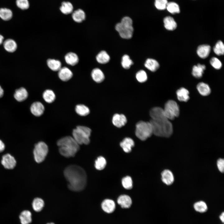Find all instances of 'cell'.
Masks as SVG:
<instances>
[{
	"label": "cell",
	"instance_id": "1",
	"mask_svg": "<svg viewBox=\"0 0 224 224\" xmlns=\"http://www.w3.org/2000/svg\"><path fill=\"white\" fill-rule=\"evenodd\" d=\"M64 176L68 182V187L72 191L78 192L82 190L87 183V175L85 170L76 165L67 167L64 171Z\"/></svg>",
	"mask_w": 224,
	"mask_h": 224
},
{
	"label": "cell",
	"instance_id": "2",
	"mask_svg": "<svg viewBox=\"0 0 224 224\" xmlns=\"http://www.w3.org/2000/svg\"><path fill=\"white\" fill-rule=\"evenodd\" d=\"M153 130V133L156 136L169 137L173 132V126L169 120L165 115L150 121Z\"/></svg>",
	"mask_w": 224,
	"mask_h": 224
},
{
	"label": "cell",
	"instance_id": "3",
	"mask_svg": "<svg viewBox=\"0 0 224 224\" xmlns=\"http://www.w3.org/2000/svg\"><path fill=\"white\" fill-rule=\"evenodd\" d=\"M60 154L64 157H70L75 156L80 149L79 145L73 138L67 136L59 139L57 142Z\"/></svg>",
	"mask_w": 224,
	"mask_h": 224
},
{
	"label": "cell",
	"instance_id": "4",
	"mask_svg": "<svg viewBox=\"0 0 224 224\" xmlns=\"http://www.w3.org/2000/svg\"><path fill=\"white\" fill-rule=\"evenodd\" d=\"M132 25V19L129 17L125 16L122 19L120 22L116 25L115 28L122 38L129 39L132 37L133 33Z\"/></svg>",
	"mask_w": 224,
	"mask_h": 224
},
{
	"label": "cell",
	"instance_id": "5",
	"mask_svg": "<svg viewBox=\"0 0 224 224\" xmlns=\"http://www.w3.org/2000/svg\"><path fill=\"white\" fill-rule=\"evenodd\" d=\"M91 132V129L88 127L78 126L73 130L72 137L79 145H87L90 142Z\"/></svg>",
	"mask_w": 224,
	"mask_h": 224
},
{
	"label": "cell",
	"instance_id": "6",
	"mask_svg": "<svg viewBox=\"0 0 224 224\" xmlns=\"http://www.w3.org/2000/svg\"><path fill=\"white\" fill-rule=\"evenodd\" d=\"M135 134L136 137L142 141H145L153 134L152 128L150 122L141 121L136 125Z\"/></svg>",
	"mask_w": 224,
	"mask_h": 224
},
{
	"label": "cell",
	"instance_id": "7",
	"mask_svg": "<svg viewBox=\"0 0 224 224\" xmlns=\"http://www.w3.org/2000/svg\"><path fill=\"white\" fill-rule=\"evenodd\" d=\"M165 116L169 120H173L180 114L179 106L175 101L170 100L165 104L163 109Z\"/></svg>",
	"mask_w": 224,
	"mask_h": 224
},
{
	"label": "cell",
	"instance_id": "8",
	"mask_svg": "<svg viewBox=\"0 0 224 224\" xmlns=\"http://www.w3.org/2000/svg\"><path fill=\"white\" fill-rule=\"evenodd\" d=\"M48 152L47 145L43 142H40L36 144L33 153L35 160L38 163L43 162Z\"/></svg>",
	"mask_w": 224,
	"mask_h": 224
},
{
	"label": "cell",
	"instance_id": "9",
	"mask_svg": "<svg viewBox=\"0 0 224 224\" xmlns=\"http://www.w3.org/2000/svg\"><path fill=\"white\" fill-rule=\"evenodd\" d=\"M1 163L5 168L11 169L15 167L16 161L13 156L7 154L3 156Z\"/></svg>",
	"mask_w": 224,
	"mask_h": 224
},
{
	"label": "cell",
	"instance_id": "10",
	"mask_svg": "<svg viewBox=\"0 0 224 224\" xmlns=\"http://www.w3.org/2000/svg\"><path fill=\"white\" fill-rule=\"evenodd\" d=\"M112 122L114 126L120 128L124 126L126 124L127 119L124 114H116L113 117Z\"/></svg>",
	"mask_w": 224,
	"mask_h": 224
},
{
	"label": "cell",
	"instance_id": "11",
	"mask_svg": "<svg viewBox=\"0 0 224 224\" xmlns=\"http://www.w3.org/2000/svg\"><path fill=\"white\" fill-rule=\"evenodd\" d=\"M30 111L31 113L36 116L41 115L44 111V107L43 105L40 102L33 103L31 106Z\"/></svg>",
	"mask_w": 224,
	"mask_h": 224
},
{
	"label": "cell",
	"instance_id": "12",
	"mask_svg": "<svg viewBox=\"0 0 224 224\" xmlns=\"http://www.w3.org/2000/svg\"><path fill=\"white\" fill-rule=\"evenodd\" d=\"M210 46L206 44L199 45L197 48V53L200 58L203 59L207 58L211 51Z\"/></svg>",
	"mask_w": 224,
	"mask_h": 224
},
{
	"label": "cell",
	"instance_id": "13",
	"mask_svg": "<svg viewBox=\"0 0 224 224\" xmlns=\"http://www.w3.org/2000/svg\"><path fill=\"white\" fill-rule=\"evenodd\" d=\"M101 207L102 210L105 212L110 213L113 212L115 208V204L114 201L107 199L102 203Z\"/></svg>",
	"mask_w": 224,
	"mask_h": 224
},
{
	"label": "cell",
	"instance_id": "14",
	"mask_svg": "<svg viewBox=\"0 0 224 224\" xmlns=\"http://www.w3.org/2000/svg\"><path fill=\"white\" fill-rule=\"evenodd\" d=\"M58 76L63 81H67L72 77L73 74L71 71L66 67L61 68L58 71Z\"/></svg>",
	"mask_w": 224,
	"mask_h": 224
},
{
	"label": "cell",
	"instance_id": "15",
	"mask_svg": "<svg viewBox=\"0 0 224 224\" xmlns=\"http://www.w3.org/2000/svg\"><path fill=\"white\" fill-rule=\"evenodd\" d=\"M161 180L167 185L171 184L174 181V176L172 172L169 170H165L161 173Z\"/></svg>",
	"mask_w": 224,
	"mask_h": 224
},
{
	"label": "cell",
	"instance_id": "16",
	"mask_svg": "<svg viewBox=\"0 0 224 224\" xmlns=\"http://www.w3.org/2000/svg\"><path fill=\"white\" fill-rule=\"evenodd\" d=\"M120 147L124 152L129 153L132 150V148L134 146L133 140L130 138H126L120 143Z\"/></svg>",
	"mask_w": 224,
	"mask_h": 224
},
{
	"label": "cell",
	"instance_id": "17",
	"mask_svg": "<svg viewBox=\"0 0 224 224\" xmlns=\"http://www.w3.org/2000/svg\"><path fill=\"white\" fill-rule=\"evenodd\" d=\"M117 203L123 208H128L131 206L132 201L131 198L126 195L119 196L117 199Z\"/></svg>",
	"mask_w": 224,
	"mask_h": 224
},
{
	"label": "cell",
	"instance_id": "18",
	"mask_svg": "<svg viewBox=\"0 0 224 224\" xmlns=\"http://www.w3.org/2000/svg\"><path fill=\"white\" fill-rule=\"evenodd\" d=\"M164 26L168 30H173L176 29L177 24L174 18L170 16L165 17L163 20Z\"/></svg>",
	"mask_w": 224,
	"mask_h": 224
},
{
	"label": "cell",
	"instance_id": "19",
	"mask_svg": "<svg viewBox=\"0 0 224 224\" xmlns=\"http://www.w3.org/2000/svg\"><path fill=\"white\" fill-rule=\"evenodd\" d=\"M206 68L204 64L198 63L197 65H194L193 67L192 72L193 76L196 78H201Z\"/></svg>",
	"mask_w": 224,
	"mask_h": 224
},
{
	"label": "cell",
	"instance_id": "20",
	"mask_svg": "<svg viewBox=\"0 0 224 224\" xmlns=\"http://www.w3.org/2000/svg\"><path fill=\"white\" fill-rule=\"evenodd\" d=\"M91 76L93 80L97 83L102 82L105 79V76L102 71L97 68L92 70Z\"/></svg>",
	"mask_w": 224,
	"mask_h": 224
},
{
	"label": "cell",
	"instance_id": "21",
	"mask_svg": "<svg viewBox=\"0 0 224 224\" xmlns=\"http://www.w3.org/2000/svg\"><path fill=\"white\" fill-rule=\"evenodd\" d=\"M178 100L181 101L187 102L189 99V91L184 87H181L176 91Z\"/></svg>",
	"mask_w": 224,
	"mask_h": 224
},
{
	"label": "cell",
	"instance_id": "22",
	"mask_svg": "<svg viewBox=\"0 0 224 224\" xmlns=\"http://www.w3.org/2000/svg\"><path fill=\"white\" fill-rule=\"evenodd\" d=\"M66 63L69 65L74 66L77 63L79 58L75 53L70 52L67 53L65 56Z\"/></svg>",
	"mask_w": 224,
	"mask_h": 224
},
{
	"label": "cell",
	"instance_id": "23",
	"mask_svg": "<svg viewBox=\"0 0 224 224\" xmlns=\"http://www.w3.org/2000/svg\"><path fill=\"white\" fill-rule=\"evenodd\" d=\"M28 95V92L23 87H21L16 91L14 97L17 101L21 102L26 100Z\"/></svg>",
	"mask_w": 224,
	"mask_h": 224
},
{
	"label": "cell",
	"instance_id": "24",
	"mask_svg": "<svg viewBox=\"0 0 224 224\" xmlns=\"http://www.w3.org/2000/svg\"><path fill=\"white\" fill-rule=\"evenodd\" d=\"M197 88L199 93L202 96H205L208 95L211 93V89L209 85L203 82L198 83Z\"/></svg>",
	"mask_w": 224,
	"mask_h": 224
},
{
	"label": "cell",
	"instance_id": "25",
	"mask_svg": "<svg viewBox=\"0 0 224 224\" xmlns=\"http://www.w3.org/2000/svg\"><path fill=\"white\" fill-rule=\"evenodd\" d=\"M3 44L5 49L9 52H14L17 48V45L16 42L12 39L6 40L3 42Z\"/></svg>",
	"mask_w": 224,
	"mask_h": 224
},
{
	"label": "cell",
	"instance_id": "26",
	"mask_svg": "<svg viewBox=\"0 0 224 224\" xmlns=\"http://www.w3.org/2000/svg\"><path fill=\"white\" fill-rule=\"evenodd\" d=\"M32 215L30 211L24 210L21 212L19 218L21 224H29L32 222Z\"/></svg>",
	"mask_w": 224,
	"mask_h": 224
},
{
	"label": "cell",
	"instance_id": "27",
	"mask_svg": "<svg viewBox=\"0 0 224 224\" xmlns=\"http://www.w3.org/2000/svg\"><path fill=\"white\" fill-rule=\"evenodd\" d=\"M145 67L152 72H154L157 70L159 67L158 62L154 59L148 58L145 63Z\"/></svg>",
	"mask_w": 224,
	"mask_h": 224
},
{
	"label": "cell",
	"instance_id": "28",
	"mask_svg": "<svg viewBox=\"0 0 224 224\" xmlns=\"http://www.w3.org/2000/svg\"><path fill=\"white\" fill-rule=\"evenodd\" d=\"M43 97L46 102L51 103L55 100L56 96L55 93L52 90L47 89L44 92Z\"/></svg>",
	"mask_w": 224,
	"mask_h": 224
},
{
	"label": "cell",
	"instance_id": "29",
	"mask_svg": "<svg viewBox=\"0 0 224 224\" xmlns=\"http://www.w3.org/2000/svg\"><path fill=\"white\" fill-rule=\"evenodd\" d=\"M72 17L75 21L80 23L85 20L86 15L84 12L82 10L78 9L72 13Z\"/></svg>",
	"mask_w": 224,
	"mask_h": 224
},
{
	"label": "cell",
	"instance_id": "30",
	"mask_svg": "<svg viewBox=\"0 0 224 224\" xmlns=\"http://www.w3.org/2000/svg\"><path fill=\"white\" fill-rule=\"evenodd\" d=\"M47 64L49 68L54 71H58L61 68V63L57 60L49 59L47 60Z\"/></svg>",
	"mask_w": 224,
	"mask_h": 224
},
{
	"label": "cell",
	"instance_id": "31",
	"mask_svg": "<svg viewBox=\"0 0 224 224\" xmlns=\"http://www.w3.org/2000/svg\"><path fill=\"white\" fill-rule=\"evenodd\" d=\"M75 110L78 115L82 116L88 115L90 112L88 107L83 104H78L76 105Z\"/></svg>",
	"mask_w": 224,
	"mask_h": 224
},
{
	"label": "cell",
	"instance_id": "32",
	"mask_svg": "<svg viewBox=\"0 0 224 224\" xmlns=\"http://www.w3.org/2000/svg\"><path fill=\"white\" fill-rule=\"evenodd\" d=\"M97 61L101 64H105L108 62L110 60V57L107 52L105 51H102L97 55Z\"/></svg>",
	"mask_w": 224,
	"mask_h": 224
},
{
	"label": "cell",
	"instance_id": "33",
	"mask_svg": "<svg viewBox=\"0 0 224 224\" xmlns=\"http://www.w3.org/2000/svg\"><path fill=\"white\" fill-rule=\"evenodd\" d=\"M44 202L41 198H37L34 199L32 203L33 210L36 212L40 211L44 206Z\"/></svg>",
	"mask_w": 224,
	"mask_h": 224
},
{
	"label": "cell",
	"instance_id": "34",
	"mask_svg": "<svg viewBox=\"0 0 224 224\" xmlns=\"http://www.w3.org/2000/svg\"><path fill=\"white\" fill-rule=\"evenodd\" d=\"M61 12L64 14H68L72 12L73 7L71 3L69 2H63L62 3L60 7Z\"/></svg>",
	"mask_w": 224,
	"mask_h": 224
},
{
	"label": "cell",
	"instance_id": "35",
	"mask_svg": "<svg viewBox=\"0 0 224 224\" xmlns=\"http://www.w3.org/2000/svg\"><path fill=\"white\" fill-rule=\"evenodd\" d=\"M12 13L11 10L7 8L0 9V17L5 21L10 20L12 17Z\"/></svg>",
	"mask_w": 224,
	"mask_h": 224
},
{
	"label": "cell",
	"instance_id": "36",
	"mask_svg": "<svg viewBox=\"0 0 224 224\" xmlns=\"http://www.w3.org/2000/svg\"><path fill=\"white\" fill-rule=\"evenodd\" d=\"M194 207L196 211L200 213L206 212L208 209V207L206 203L203 201H199L195 203Z\"/></svg>",
	"mask_w": 224,
	"mask_h": 224
},
{
	"label": "cell",
	"instance_id": "37",
	"mask_svg": "<svg viewBox=\"0 0 224 224\" xmlns=\"http://www.w3.org/2000/svg\"><path fill=\"white\" fill-rule=\"evenodd\" d=\"M214 53L218 56L223 55L224 54V45L221 40H219L213 48Z\"/></svg>",
	"mask_w": 224,
	"mask_h": 224
},
{
	"label": "cell",
	"instance_id": "38",
	"mask_svg": "<svg viewBox=\"0 0 224 224\" xmlns=\"http://www.w3.org/2000/svg\"><path fill=\"white\" fill-rule=\"evenodd\" d=\"M166 8L169 12L173 14L178 13L180 12V9L179 5L175 2H168Z\"/></svg>",
	"mask_w": 224,
	"mask_h": 224
},
{
	"label": "cell",
	"instance_id": "39",
	"mask_svg": "<svg viewBox=\"0 0 224 224\" xmlns=\"http://www.w3.org/2000/svg\"><path fill=\"white\" fill-rule=\"evenodd\" d=\"M106 164L105 159L102 156L98 157L95 162V166L96 168L99 170H103Z\"/></svg>",
	"mask_w": 224,
	"mask_h": 224
},
{
	"label": "cell",
	"instance_id": "40",
	"mask_svg": "<svg viewBox=\"0 0 224 224\" xmlns=\"http://www.w3.org/2000/svg\"><path fill=\"white\" fill-rule=\"evenodd\" d=\"M133 64V62L128 55L125 54L123 56L121 64L123 68L126 69H128Z\"/></svg>",
	"mask_w": 224,
	"mask_h": 224
},
{
	"label": "cell",
	"instance_id": "41",
	"mask_svg": "<svg viewBox=\"0 0 224 224\" xmlns=\"http://www.w3.org/2000/svg\"><path fill=\"white\" fill-rule=\"evenodd\" d=\"M123 187L126 189H130L133 187V181L131 178L128 176L124 177L122 180Z\"/></svg>",
	"mask_w": 224,
	"mask_h": 224
},
{
	"label": "cell",
	"instance_id": "42",
	"mask_svg": "<svg viewBox=\"0 0 224 224\" xmlns=\"http://www.w3.org/2000/svg\"><path fill=\"white\" fill-rule=\"evenodd\" d=\"M136 77L138 81L141 83L146 82L147 78L146 72L143 70L138 72L136 74Z\"/></svg>",
	"mask_w": 224,
	"mask_h": 224
},
{
	"label": "cell",
	"instance_id": "43",
	"mask_svg": "<svg viewBox=\"0 0 224 224\" xmlns=\"http://www.w3.org/2000/svg\"><path fill=\"white\" fill-rule=\"evenodd\" d=\"M210 63L212 66L216 69H219L222 67L221 62L217 58L213 57L210 60Z\"/></svg>",
	"mask_w": 224,
	"mask_h": 224
},
{
	"label": "cell",
	"instance_id": "44",
	"mask_svg": "<svg viewBox=\"0 0 224 224\" xmlns=\"http://www.w3.org/2000/svg\"><path fill=\"white\" fill-rule=\"evenodd\" d=\"M168 3L167 0H155V6L156 8L159 10H163L166 8Z\"/></svg>",
	"mask_w": 224,
	"mask_h": 224
},
{
	"label": "cell",
	"instance_id": "45",
	"mask_svg": "<svg viewBox=\"0 0 224 224\" xmlns=\"http://www.w3.org/2000/svg\"><path fill=\"white\" fill-rule=\"evenodd\" d=\"M16 4L17 6L22 10L28 9L29 7V4L28 0H16Z\"/></svg>",
	"mask_w": 224,
	"mask_h": 224
},
{
	"label": "cell",
	"instance_id": "46",
	"mask_svg": "<svg viewBox=\"0 0 224 224\" xmlns=\"http://www.w3.org/2000/svg\"><path fill=\"white\" fill-rule=\"evenodd\" d=\"M217 166L219 171L223 173L224 170V160L223 159L220 158L217 161Z\"/></svg>",
	"mask_w": 224,
	"mask_h": 224
},
{
	"label": "cell",
	"instance_id": "47",
	"mask_svg": "<svg viewBox=\"0 0 224 224\" xmlns=\"http://www.w3.org/2000/svg\"><path fill=\"white\" fill-rule=\"evenodd\" d=\"M5 148V146L4 143L0 140V152L3 151Z\"/></svg>",
	"mask_w": 224,
	"mask_h": 224
},
{
	"label": "cell",
	"instance_id": "48",
	"mask_svg": "<svg viewBox=\"0 0 224 224\" xmlns=\"http://www.w3.org/2000/svg\"><path fill=\"white\" fill-rule=\"evenodd\" d=\"M224 212H223L221 215L219 216V218L222 221V222H224Z\"/></svg>",
	"mask_w": 224,
	"mask_h": 224
},
{
	"label": "cell",
	"instance_id": "49",
	"mask_svg": "<svg viewBox=\"0 0 224 224\" xmlns=\"http://www.w3.org/2000/svg\"><path fill=\"white\" fill-rule=\"evenodd\" d=\"M4 91L0 86V98L2 97L3 95Z\"/></svg>",
	"mask_w": 224,
	"mask_h": 224
},
{
	"label": "cell",
	"instance_id": "50",
	"mask_svg": "<svg viewBox=\"0 0 224 224\" xmlns=\"http://www.w3.org/2000/svg\"><path fill=\"white\" fill-rule=\"evenodd\" d=\"M3 37L2 35H0V45L3 42Z\"/></svg>",
	"mask_w": 224,
	"mask_h": 224
},
{
	"label": "cell",
	"instance_id": "51",
	"mask_svg": "<svg viewBox=\"0 0 224 224\" xmlns=\"http://www.w3.org/2000/svg\"><path fill=\"white\" fill-rule=\"evenodd\" d=\"M47 224H55L54 223H53V222H51V223H47Z\"/></svg>",
	"mask_w": 224,
	"mask_h": 224
}]
</instances>
